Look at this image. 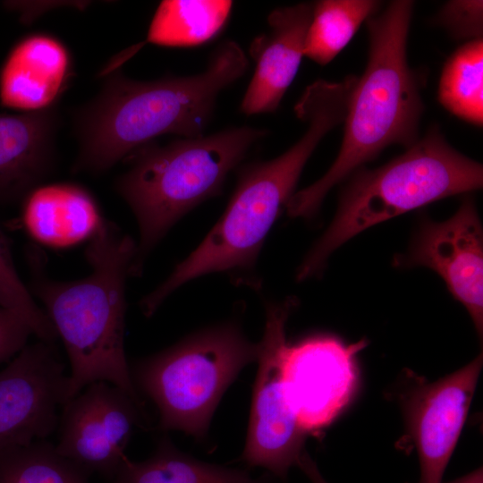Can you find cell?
Listing matches in <instances>:
<instances>
[{"mask_svg": "<svg viewBox=\"0 0 483 483\" xmlns=\"http://www.w3.org/2000/svg\"><path fill=\"white\" fill-rule=\"evenodd\" d=\"M248 61L237 42L226 40L194 75L144 81L118 68L106 73L97 95L75 113L79 152L72 171L102 174L164 134L204 135L219 94L244 75Z\"/></svg>", "mask_w": 483, "mask_h": 483, "instance_id": "cell-1", "label": "cell"}, {"mask_svg": "<svg viewBox=\"0 0 483 483\" xmlns=\"http://www.w3.org/2000/svg\"><path fill=\"white\" fill-rule=\"evenodd\" d=\"M136 248L130 235L104 220L85 250L91 273L73 282L49 278L43 254L29 249L30 291L44 305L69 359L67 402L89 384L105 381L144 407L124 349L125 282Z\"/></svg>", "mask_w": 483, "mask_h": 483, "instance_id": "cell-2", "label": "cell"}, {"mask_svg": "<svg viewBox=\"0 0 483 483\" xmlns=\"http://www.w3.org/2000/svg\"><path fill=\"white\" fill-rule=\"evenodd\" d=\"M413 5L412 1H392L366 21L369 59L349 98L339 153L322 177L290 198L289 216L313 217L334 186L386 148H408L419 140L420 81L407 59Z\"/></svg>", "mask_w": 483, "mask_h": 483, "instance_id": "cell-3", "label": "cell"}, {"mask_svg": "<svg viewBox=\"0 0 483 483\" xmlns=\"http://www.w3.org/2000/svg\"><path fill=\"white\" fill-rule=\"evenodd\" d=\"M266 134L263 129L233 127L163 146L150 142L125 158L130 167L115 189L139 226L131 275H140L147 255L180 218L220 194L228 174Z\"/></svg>", "mask_w": 483, "mask_h": 483, "instance_id": "cell-4", "label": "cell"}, {"mask_svg": "<svg viewBox=\"0 0 483 483\" xmlns=\"http://www.w3.org/2000/svg\"><path fill=\"white\" fill-rule=\"evenodd\" d=\"M308 128L284 153L243 167L227 207L201 243L140 301L151 317L182 284L216 272L242 274L255 268L259 251L283 208L295 192L301 172L334 122L321 112L304 117Z\"/></svg>", "mask_w": 483, "mask_h": 483, "instance_id": "cell-5", "label": "cell"}, {"mask_svg": "<svg viewBox=\"0 0 483 483\" xmlns=\"http://www.w3.org/2000/svg\"><path fill=\"white\" fill-rule=\"evenodd\" d=\"M482 182V165L458 152L438 128H432L387 164L353 174L335 216L301 264L297 279L318 274L336 249L362 231L431 202L479 190Z\"/></svg>", "mask_w": 483, "mask_h": 483, "instance_id": "cell-6", "label": "cell"}, {"mask_svg": "<svg viewBox=\"0 0 483 483\" xmlns=\"http://www.w3.org/2000/svg\"><path fill=\"white\" fill-rule=\"evenodd\" d=\"M258 351L238 324L225 322L139 360L131 373L138 393L156 405L162 431L201 439L223 394Z\"/></svg>", "mask_w": 483, "mask_h": 483, "instance_id": "cell-7", "label": "cell"}, {"mask_svg": "<svg viewBox=\"0 0 483 483\" xmlns=\"http://www.w3.org/2000/svg\"><path fill=\"white\" fill-rule=\"evenodd\" d=\"M296 299L267 306L264 334L258 342V369L252 392L248 432L242 460L286 479L305 450L306 434L298 426L285 402L281 353L286 323Z\"/></svg>", "mask_w": 483, "mask_h": 483, "instance_id": "cell-8", "label": "cell"}, {"mask_svg": "<svg viewBox=\"0 0 483 483\" xmlns=\"http://www.w3.org/2000/svg\"><path fill=\"white\" fill-rule=\"evenodd\" d=\"M367 345L366 339L347 344L327 334L284 343L281 369L284 398L306 435L328 427L350 403L358 387L357 355Z\"/></svg>", "mask_w": 483, "mask_h": 483, "instance_id": "cell-9", "label": "cell"}, {"mask_svg": "<svg viewBox=\"0 0 483 483\" xmlns=\"http://www.w3.org/2000/svg\"><path fill=\"white\" fill-rule=\"evenodd\" d=\"M483 363L482 352L456 371L428 381L408 370L399 380L397 402L406 436L416 448V483H443V476L465 424Z\"/></svg>", "mask_w": 483, "mask_h": 483, "instance_id": "cell-10", "label": "cell"}, {"mask_svg": "<svg viewBox=\"0 0 483 483\" xmlns=\"http://www.w3.org/2000/svg\"><path fill=\"white\" fill-rule=\"evenodd\" d=\"M144 417V407L117 386L91 383L62 408L55 450L89 476L113 479Z\"/></svg>", "mask_w": 483, "mask_h": 483, "instance_id": "cell-11", "label": "cell"}, {"mask_svg": "<svg viewBox=\"0 0 483 483\" xmlns=\"http://www.w3.org/2000/svg\"><path fill=\"white\" fill-rule=\"evenodd\" d=\"M68 381L54 343L41 340L0 371V450L47 440L55 432Z\"/></svg>", "mask_w": 483, "mask_h": 483, "instance_id": "cell-12", "label": "cell"}, {"mask_svg": "<svg viewBox=\"0 0 483 483\" xmlns=\"http://www.w3.org/2000/svg\"><path fill=\"white\" fill-rule=\"evenodd\" d=\"M394 261L396 267L422 266L436 272L453 298L466 308L482 340L483 231L470 197L447 220L423 219L407 253Z\"/></svg>", "mask_w": 483, "mask_h": 483, "instance_id": "cell-13", "label": "cell"}, {"mask_svg": "<svg viewBox=\"0 0 483 483\" xmlns=\"http://www.w3.org/2000/svg\"><path fill=\"white\" fill-rule=\"evenodd\" d=\"M312 4L301 3L273 10L268 29L250 47L255 63L250 82L241 103L248 115L275 112L293 81L304 56V42Z\"/></svg>", "mask_w": 483, "mask_h": 483, "instance_id": "cell-14", "label": "cell"}, {"mask_svg": "<svg viewBox=\"0 0 483 483\" xmlns=\"http://www.w3.org/2000/svg\"><path fill=\"white\" fill-rule=\"evenodd\" d=\"M73 76L70 51L58 38L34 33L19 40L0 70V102L30 113L55 106Z\"/></svg>", "mask_w": 483, "mask_h": 483, "instance_id": "cell-15", "label": "cell"}, {"mask_svg": "<svg viewBox=\"0 0 483 483\" xmlns=\"http://www.w3.org/2000/svg\"><path fill=\"white\" fill-rule=\"evenodd\" d=\"M59 123L55 106L17 114L0 113V204L22 200L53 171Z\"/></svg>", "mask_w": 483, "mask_h": 483, "instance_id": "cell-16", "label": "cell"}, {"mask_svg": "<svg viewBox=\"0 0 483 483\" xmlns=\"http://www.w3.org/2000/svg\"><path fill=\"white\" fill-rule=\"evenodd\" d=\"M104 220L91 193L76 183L40 184L22 199L21 223L26 233L51 248L89 241Z\"/></svg>", "mask_w": 483, "mask_h": 483, "instance_id": "cell-17", "label": "cell"}, {"mask_svg": "<svg viewBox=\"0 0 483 483\" xmlns=\"http://www.w3.org/2000/svg\"><path fill=\"white\" fill-rule=\"evenodd\" d=\"M112 483H267V478H253L244 470L202 462L182 453L165 436L148 459L134 462L125 456Z\"/></svg>", "mask_w": 483, "mask_h": 483, "instance_id": "cell-18", "label": "cell"}, {"mask_svg": "<svg viewBox=\"0 0 483 483\" xmlns=\"http://www.w3.org/2000/svg\"><path fill=\"white\" fill-rule=\"evenodd\" d=\"M233 8L229 0H165L150 21L146 43L167 47H192L216 38Z\"/></svg>", "mask_w": 483, "mask_h": 483, "instance_id": "cell-19", "label": "cell"}, {"mask_svg": "<svg viewBox=\"0 0 483 483\" xmlns=\"http://www.w3.org/2000/svg\"><path fill=\"white\" fill-rule=\"evenodd\" d=\"M380 6V2L373 0H321L312 4L304 56L320 65L329 64Z\"/></svg>", "mask_w": 483, "mask_h": 483, "instance_id": "cell-20", "label": "cell"}, {"mask_svg": "<svg viewBox=\"0 0 483 483\" xmlns=\"http://www.w3.org/2000/svg\"><path fill=\"white\" fill-rule=\"evenodd\" d=\"M483 40L468 41L445 62L438 86L440 104L470 123L483 122Z\"/></svg>", "mask_w": 483, "mask_h": 483, "instance_id": "cell-21", "label": "cell"}, {"mask_svg": "<svg viewBox=\"0 0 483 483\" xmlns=\"http://www.w3.org/2000/svg\"><path fill=\"white\" fill-rule=\"evenodd\" d=\"M0 483H89V475L47 440L0 450Z\"/></svg>", "mask_w": 483, "mask_h": 483, "instance_id": "cell-22", "label": "cell"}, {"mask_svg": "<svg viewBox=\"0 0 483 483\" xmlns=\"http://www.w3.org/2000/svg\"><path fill=\"white\" fill-rule=\"evenodd\" d=\"M0 304L16 313L39 340L55 343L57 333L19 276L9 242L0 227Z\"/></svg>", "mask_w": 483, "mask_h": 483, "instance_id": "cell-23", "label": "cell"}, {"mask_svg": "<svg viewBox=\"0 0 483 483\" xmlns=\"http://www.w3.org/2000/svg\"><path fill=\"white\" fill-rule=\"evenodd\" d=\"M482 1L455 0L440 10L437 21L453 38L468 41L482 38Z\"/></svg>", "mask_w": 483, "mask_h": 483, "instance_id": "cell-24", "label": "cell"}, {"mask_svg": "<svg viewBox=\"0 0 483 483\" xmlns=\"http://www.w3.org/2000/svg\"><path fill=\"white\" fill-rule=\"evenodd\" d=\"M31 334L30 327L16 313L0 304V363L16 356Z\"/></svg>", "mask_w": 483, "mask_h": 483, "instance_id": "cell-25", "label": "cell"}, {"mask_svg": "<svg viewBox=\"0 0 483 483\" xmlns=\"http://www.w3.org/2000/svg\"><path fill=\"white\" fill-rule=\"evenodd\" d=\"M74 3L77 2L4 1L3 4L6 9L20 13V20L23 23L28 24L35 21L40 14L47 12V10L64 5H80L81 7H83L87 4L85 3L88 2H81L77 4H74Z\"/></svg>", "mask_w": 483, "mask_h": 483, "instance_id": "cell-26", "label": "cell"}, {"mask_svg": "<svg viewBox=\"0 0 483 483\" xmlns=\"http://www.w3.org/2000/svg\"><path fill=\"white\" fill-rule=\"evenodd\" d=\"M309 479L310 483H328L321 474L318 465L310 457L309 453L304 450L301 454L297 466Z\"/></svg>", "mask_w": 483, "mask_h": 483, "instance_id": "cell-27", "label": "cell"}, {"mask_svg": "<svg viewBox=\"0 0 483 483\" xmlns=\"http://www.w3.org/2000/svg\"><path fill=\"white\" fill-rule=\"evenodd\" d=\"M445 483H483L482 467H479L462 477Z\"/></svg>", "mask_w": 483, "mask_h": 483, "instance_id": "cell-28", "label": "cell"}]
</instances>
